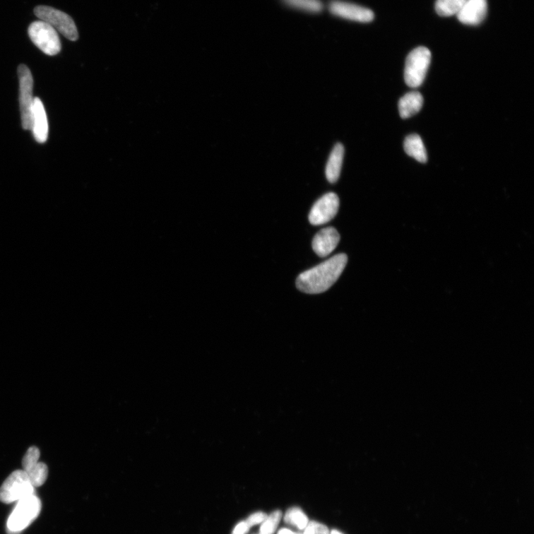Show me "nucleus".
<instances>
[{"label": "nucleus", "mask_w": 534, "mask_h": 534, "mask_svg": "<svg viewBox=\"0 0 534 534\" xmlns=\"http://www.w3.org/2000/svg\"><path fill=\"white\" fill-rule=\"evenodd\" d=\"M348 256L336 255L299 275L296 286L307 294H319L328 290L345 269Z\"/></svg>", "instance_id": "nucleus-1"}, {"label": "nucleus", "mask_w": 534, "mask_h": 534, "mask_svg": "<svg viewBox=\"0 0 534 534\" xmlns=\"http://www.w3.org/2000/svg\"><path fill=\"white\" fill-rule=\"evenodd\" d=\"M339 198L333 192L324 195L312 208L309 215L311 225L319 226L330 222L336 215Z\"/></svg>", "instance_id": "nucleus-9"}, {"label": "nucleus", "mask_w": 534, "mask_h": 534, "mask_svg": "<svg viewBox=\"0 0 534 534\" xmlns=\"http://www.w3.org/2000/svg\"><path fill=\"white\" fill-rule=\"evenodd\" d=\"M303 534H331V531L325 525L316 521H309L304 530Z\"/></svg>", "instance_id": "nucleus-21"}, {"label": "nucleus", "mask_w": 534, "mask_h": 534, "mask_svg": "<svg viewBox=\"0 0 534 534\" xmlns=\"http://www.w3.org/2000/svg\"><path fill=\"white\" fill-rule=\"evenodd\" d=\"M487 12V0H466L456 14L460 22L465 25H477L485 19Z\"/></svg>", "instance_id": "nucleus-11"}, {"label": "nucleus", "mask_w": 534, "mask_h": 534, "mask_svg": "<svg viewBox=\"0 0 534 534\" xmlns=\"http://www.w3.org/2000/svg\"><path fill=\"white\" fill-rule=\"evenodd\" d=\"M282 517V512L280 510L273 512L267 516L265 521L262 523L258 534H274L278 528Z\"/></svg>", "instance_id": "nucleus-20"}, {"label": "nucleus", "mask_w": 534, "mask_h": 534, "mask_svg": "<svg viewBox=\"0 0 534 534\" xmlns=\"http://www.w3.org/2000/svg\"><path fill=\"white\" fill-rule=\"evenodd\" d=\"M35 13L40 20L49 24L69 40H78L79 34L76 23L65 12L49 6H40L35 9Z\"/></svg>", "instance_id": "nucleus-5"}, {"label": "nucleus", "mask_w": 534, "mask_h": 534, "mask_svg": "<svg viewBox=\"0 0 534 534\" xmlns=\"http://www.w3.org/2000/svg\"><path fill=\"white\" fill-rule=\"evenodd\" d=\"M42 509V503L36 494L18 501L16 507L8 517L7 532L8 534H19L31 525L38 517Z\"/></svg>", "instance_id": "nucleus-2"}, {"label": "nucleus", "mask_w": 534, "mask_h": 534, "mask_svg": "<svg viewBox=\"0 0 534 534\" xmlns=\"http://www.w3.org/2000/svg\"><path fill=\"white\" fill-rule=\"evenodd\" d=\"M31 130L38 143L47 142L49 137L48 118L43 103L38 97L34 99L32 109Z\"/></svg>", "instance_id": "nucleus-12"}, {"label": "nucleus", "mask_w": 534, "mask_h": 534, "mask_svg": "<svg viewBox=\"0 0 534 534\" xmlns=\"http://www.w3.org/2000/svg\"><path fill=\"white\" fill-rule=\"evenodd\" d=\"M423 97L417 92L406 94L398 102V110L400 117L408 119L417 114L423 106Z\"/></svg>", "instance_id": "nucleus-15"}, {"label": "nucleus", "mask_w": 534, "mask_h": 534, "mask_svg": "<svg viewBox=\"0 0 534 534\" xmlns=\"http://www.w3.org/2000/svg\"><path fill=\"white\" fill-rule=\"evenodd\" d=\"M339 241L340 235L335 228H324L314 237L313 249L319 257L324 258L332 254Z\"/></svg>", "instance_id": "nucleus-13"}, {"label": "nucleus", "mask_w": 534, "mask_h": 534, "mask_svg": "<svg viewBox=\"0 0 534 534\" xmlns=\"http://www.w3.org/2000/svg\"><path fill=\"white\" fill-rule=\"evenodd\" d=\"M266 516L267 514L263 512H256L250 515L247 518L246 523L250 528H251L252 526L262 523L265 521Z\"/></svg>", "instance_id": "nucleus-22"}, {"label": "nucleus", "mask_w": 534, "mask_h": 534, "mask_svg": "<svg viewBox=\"0 0 534 534\" xmlns=\"http://www.w3.org/2000/svg\"><path fill=\"white\" fill-rule=\"evenodd\" d=\"M277 534H303V533H295L287 528H281L280 530H279Z\"/></svg>", "instance_id": "nucleus-24"}, {"label": "nucleus", "mask_w": 534, "mask_h": 534, "mask_svg": "<svg viewBox=\"0 0 534 534\" xmlns=\"http://www.w3.org/2000/svg\"><path fill=\"white\" fill-rule=\"evenodd\" d=\"M405 153L420 162H426L427 155L422 138L418 135L408 136L404 143Z\"/></svg>", "instance_id": "nucleus-16"}, {"label": "nucleus", "mask_w": 534, "mask_h": 534, "mask_svg": "<svg viewBox=\"0 0 534 534\" xmlns=\"http://www.w3.org/2000/svg\"><path fill=\"white\" fill-rule=\"evenodd\" d=\"M35 494V487L23 470L13 472L0 487V502L11 504Z\"/></svg>", "instance_id": "nucleus-3"}, {"label": "nucleus", "mask_w": 534, "mask_h": 534, "mask_svg": "<svg viewBox=\"0 0 534 534\" xmlns=\"http://www.w3.org/2000/svg\"><path fill=\"white\" fill-rule=\"evenodd\" d=\"M432 61V53L425 47L413 50L407 57L405 80L410 88H418L424 82Z\"/></svg>", "instance_id": "nucleus-4"}, {"label": "nucleus", "mask_w": 534, "mask_h": 534, "mask_svg": "<svg viewBox=\"0 0 534 534\" xmlns=\"http://www.w3.org/2000/svg\"><path fill=\"white\" fill-rule=\"evenodd\" d=\"M287 6L312 13H319L324 6L321 0H281Z\"/></svg>", "instance_id": "nucleus-17"}, {"label": "nucleus", "mask_w": 534, "mask_h": 534, "mask_svg": "<svg viewBox=\"0 0 534 534\" xmlns=\"http://www.w3.org/2000/svg\"><path fill=\"white\" fill-rule=\"evenodd\" d=\"M465 1L466 0H437L436 11L439 16L451 17L461 10Z\"/></svg>", "instance_id": "nucleus-18"}, {"label": "nucleus", "mask_w": 534, "mask_h": 534, "mask_svg": "<svg viewBox=\"0 0 534 534\" xmlns=\"http://www.w3.org/2000/svg\"><path fill=\"white\" fill-rule=\"evenodd\" d=\"M345 148L343 144L337 143L329 157L326 167V177L330 183H336L340 177L343 168Z\"/></svg>", "instance_id": "nucleus-14"}, {"label": "nucleus", "mask_w": 534, "mask_h": 534, "mask_svg": "<svg viewBox=\"0 0 534 534\" xmlns=\"http://www.w3.org/2000/svg\"><path fill=\"white\" fill-rule=\"evenodd\" d=\"M18 76L22 126L25 130H31L32 109L35 99L33 97V76L31 71L23 64L18 68Z\"/></svg>", "instance_id": "nucleus-7"}, {"label": "nucleus", "mask_w": 534, "mask_h": 534, "mask_svg": "<svg viewBox=\"0 0 534 534\" xmlns=\"http://www.w3.org/2000/svg\"><path fill=\"white\" fill-rule=\"evenodd\" d=\"M30 38L42 52L49 56L57 54L61 51V42L56 30L49 24L42 20L30 25Z\"/></svg>", "instance_id": "nucleus-6"}, {"label": "nucleus", "mask_w": 534, "mask_h": 534, "mask_svg": "<svg viewBox=\"0 0 534 534\" xmlns=\"http://www.w3.org/2000/svg\"><path fill=\"white\" fill-rule=\"evenodd\" d=\"M284 521L287 525L300 530H304L309 523L307 516L298 507L290 509L285 514Z\"/></svg>", "instance_id": "nucleus-19"}, {"label": "nucleus", "mask_w": 534, "mask_h": 534, "mask_svg": "<svg viewBox=\"0 0 534 534\" xmlns=\"http://www.w3.org/2000/svg\"><path fill=\"white\" fill-rule=\"evenodd\" d=\"M331 534H343V533H340V531H338V530H332V531L331 532Z\"/></svg>", "instance_id": "nucleus-25"}, {"label": "nucleus", "mask_w": 534, "mask_h": 534, "mask_svg": "<svg viewBox=\"0 0 534 534\" xmlns=\"http://www.w3.org/2000/svg\"><path fill=\"white\" fill-rule=\"evenodd\" d=\"M250 529V527L246 523V521L241 522L237 524L232 534H247Z\"/></svg>", "instance_id": "nucleus-23"}, {"label": "nucleus", "mask_w": 534, "mask_h": 534, "mask_svg": "<svg viewBox=\"0 0 534 534\" xmlns=\"http://www.w3.org/2000/svg\"><path fill=\"white\" fill-rule=\"evenodd\" d=\"M329 11L337 18L358 23H370L375 18L373 11L341 0H333L329 5Z\"/></svg>", "instance_id": "nucleus-8"}, {"label": "nucleus", "mask_w": 534, "mask_h": 534, "mask_svg": "<svg viewBox=\"0 0 534 534\" xmlns=\"http://www.w3.org/2000/svg\"><path fill=\"white\" fill-rule=\"evenodd\" d=\"M40 456V450L31 447L23 458V470L28 475L35 487H40L46 482L49 474L47 465L39 462Z\"/></svg>", "instance_id": "nucleus-10"}]
</instances>
